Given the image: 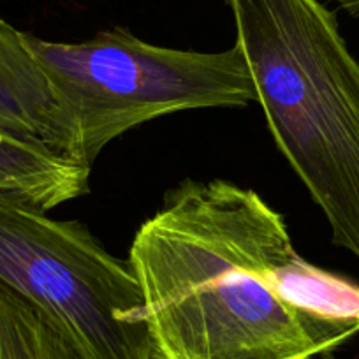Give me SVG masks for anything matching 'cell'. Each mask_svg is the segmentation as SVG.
I'll list each match as a JSON object with an SVG mask.
<instances>
[{
  "label": "cell",
  "instance_id": "6da1fadb",
  "mask_svg": "<svg viewBox=\"0 0 359 359\" xmlns=\"http://www.w3.org/2000/svg\"><path fill=\"white\" fill-rule=\"evenodd\" d=\"M282 213L226 180L184 184L134 234L154 359H313L359 333L285 296L298 257Z\"/></svg>",
  "mask_w": 359,
  "mask_h": 359
},
{
  "label": "cell",
  "instance_id": "7a4b0ae2",
  "mask_svg": "<svg viewBox=\"0 0 359 359\" xmlns=\"http://www.w3.org/2000/svg\"><path fill=\"white\" fill-rule=\"evenodd\" d=\"M268 129L359 261V62L320 0H224Z\"/></svg>",
  "mask_w": 359,
  "mask_h": 359
},
{
  "label": "cell",
  "instance_id": "3957f363",
  "mask_svg": "<svg viewBox=\"0 0 359 359\" xmlns=\"http://www.w3.org/2000/svg\"><path fill=\"white\" fill-rule=\"evenodd\" d=\"M57 109L55 151L92 169L106 144L137 126L187 109L245 108L255 90L243 53L155 46L123 27L81 43L25 32Z\"/></svg>",
  "mask_w": 359,
  "mask_h": 359
},
{
  "label": "cell",
  "instance_id": "277c9868",
  "mask_svg": "<svg viewBox=\"0 0 359 359\" xmlns=\"http://www.w3.org/2000/svg\"><path fill=\"white\" fill-rule=\"evenodd\" d=\"M0 285L30 303L76 359H154L129 262L78 220L0 194Z\"/></svg>",
  "mask_w": 359,
  "mask_h": 359
},
{
  "label": "cell",
  "instance_id": "5b68a950",
  "mask_svg": "<svg viewBox=\"0 0 359 359\" xmlns=\"http://www.w3.org/2000/svg\"><path fill=\"white\" fill-rule=\"evenodd\" d=\"M0 130L57 147L53 90L27 48L25 32L6 20H0Z\"/></svg>",
  "mask_w": 359,
  "mask_h": 359
},
{
  "label": "cell",
  "instance_id": "8992f818",
  "mask_svg": "<svg viewBox=\"0 0 359 359\" xmlns=\"http://www.w3.org/2000/svg\"><path fill=\"white\" fill-rule=\"evenodd\" d=\"M90 169L36 140L0 130V194L43 212L88 192Z\"/></svg>",
  "mask_w": 359,
  "mask_h": 359
},
{
  "label": "cell",
  "instance_id": "52a82bcc",
  "mask_svg": "<svg viewBox=\"0 0 359 359\" xmlns=\"http://www.w3.org/2000/svg\"><path fill=\"white\" fill-rule=\"evenodd\" d=\"M0 359H76V355L30 303L0 285Z\"/></svg>",
  "mask_w": 359,
  "mask_h": 359
},
{
  "label": "cell",
  "instance_id": "ba28073f",
  "mask_svg": "<svg viewBox=\"0 0 359 359\" xmlns=\"http://www.w3.org/2000/svg\"><path fill=\"white\" fill-rule=\"evenodd\" d=\"M330 2L337 4V8L348 13L351 16H359V0H330Z\"/></svg>",
  "mask_w": 359,
  "mask_h": 359
}]
</instances>
